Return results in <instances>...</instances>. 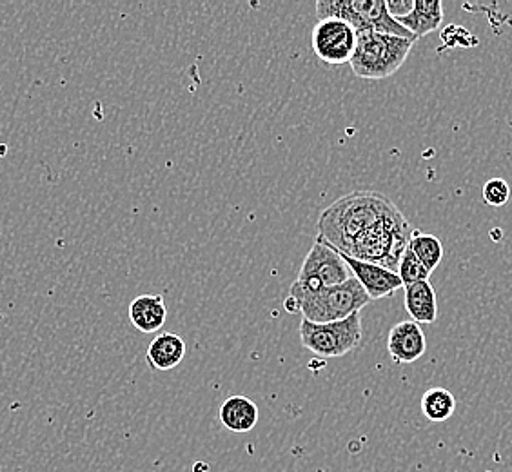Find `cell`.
<instances>
[{"label":"cell","mask_w":512,"mask_h":472,"mask_svg":"<svg viewBox=\"0 0 512 472\" xmlns=\"http://www.w3.org/2000/svg\"><path fill=\"white\" fill-rule=\"evenodd\" d=\"M413 231L402 211L398 207H393L356 242L351 253L344 256L385 267L398 275L400 258L409 247Z\"/></svg>","instance_id":"obj_3"},{"label":"cell","mask_w":512,"mask_h":472,"mask_svg":"<svg viewBox=\"0 0 512 472\" xmlns=\"http://www.w3.org/2000/svg\"><path fill=\"white\" fill-rule=\"evenodd\" d=\"M385 6L389 15L398 22L414 10V0H385Z\"/></svg>","instance_id":"obj_20"},{"label":"cell","mask_w":512,"mask_h":472,"mask_svg":"<svg viewBox=\"0 0 512 472\" xmlns=\"http://www.w3.org/2000/svg\"><path fill=\"white\" fill-rule=\"evenodd\" d=\"M315 11L320 20H344L356 33L376 31L414 42L418 40L389 15L385 0H318Z\"/></svg>","instance_id":"obj_5"},{"label":"cell","mask_w":512,"mask_h":472,"mask_svg":"<svg viewBox=\"0 0 512 472\" xmlns=\"http://www.w3.org/2000/svg\"><path fill=\"white\" fill-rule=\"evenodd\" d=\"M394 202L376 191H355L338 198L318 218V236L340 255H349L362 236L384 218Z\"/></svg>","instance_id":"obj_1"},{"label":"cell","mask_w":512,"mask_h":472,"mask_svg":"<svg viewBox=\"0 0 512 472\" xmlns=\"http://www.w3.org/2000/svg\"><path fill=\"white\" fill-rule=\"evenodd\" d=\"M353 278L342 255L324 240L316 238L309 249L295 284L291 286L289 296H306L325 287L340 286Z\"/></svg>","instance_id":"obj_6"},{"label":"cell","mask_w":512,"mask_h":472,"mask_svg":"<svg viewBox=\"0 0 512 472\" xmlns=\"http://www.w3.org/2000/svg\"><path fill=\"white\" fill-rule=\"evenodd\" d=\"M387 351L394 364H413L427 351V340L420 324L405 320L394 325L387 336Z\"/></svg>","instance_id":"obj_10"},{"label":"cell","mask_w":512,"mask_h":472,"mask_svg":"<svg viewBox=\"0 0 512 472\" xmlns=\"http://www.w3.org/2000/svg\"><path fill=\"white\" fill-rule=\"evenodd\" d=\"M146 356L153 371L175 369L186 356V342L177 333H162L151 340Z\"/></svg>","instance_id":"obj_12"},{"label":"cell","mask_w":512,"mask_h":472,"mask_svg":"<svg viewBox=\"0 0 512 472\" xmlns=\"http://www.w3.org/2000/svg\"><path fill=\"white\" fill-rule=\"evenodd\" d=\"M511 198V186L503 178H491L483 186V200L485 204L493 207H502L509 202Z\"/></svg>","instance_id":"obj_19"},{"label":"cell","mask_w":512,"mask_h":472,"mask_svg":"<svg viewBox=\"0 0 512 472\" xmlns=\"http://www.w3.org/2000/svg\"><path fill=\"white\" fill-rule=\"evenodd\" d=\"M342 258L349 267L351 275L355 276L358 284L362 286L371 300L393 296L398 289L404 287L400 276L393 273V271H389V269H385V267L362 262V260H356L351 256L342 255Z\"/></svg>","instance_id":"obj_9"},{"label":"cell","mask_w":512,"mask_h":472,"mask_svg":"<svg viewBox=\"0 0 512 472\" xmlns=\"http://www.w3.org/2000/svg\"><path fill=\"white\" fill-rule=\"evenodd\" d=\"M456 411V398L444 387L427 389L422 396V413L429 422H447Z\"/></svg>","instance_id":"obj_16"},{"label":"cell","mask_w":512,"mask_h":472,"mask_svg":"<svg viewBox=\"0 0 512 472\" xmlns=\"http://www.w3.org/2000/svg\"><path fill=\"white\" fill-rule=\"evenodd\" d=\"M371 302L355 276L340 286L325 287L306 296H287L284 307L291 315H302L313 324H329L356 315Z\"/></svg>","instance_id":"obj_2"},{"label":"cell","mask_w":512,"mask_h":472,"mask_svg":"<svg viewBox=\"0 0 512 472\" xmlns=\"http://www.w3.org/2000/svg\"><path fill=\"white\" fill-rule=\"evenodd\" d=\"M409 247H411V251L424 264L425 269L429 273H433L434 269L440 266L442 258H444V246H442L440 238L429 235V233H422L418 229H414Z\"/></svg>","instance_id":"obj_17"},{"label":"cell","mask_w":512,"mask_h":472,"mask_svg":"<svg viewBox=\"0 0 512 472\" xmlns=\"http://www.w3.org/2000/svg\"><path fill=\"white\" fill-rule=\"evenodd\" d=\"M398 276H400V280H402V284L405 287L413 286V284H418V282H429L431 273L416 258V255L411 251V247H407L404 255L400 258V264H398Z\"/></svg>","instance_id":"obj_18"},{"label":"cell","mask_w":512,"mask_h":472,"mask_svg":"<svg viewBox=\"0 0 512 472\" xmlns=\"http://www.w3.org/2000/svg\"><path fill=\"white\" fill-rule=\"evenodd\" d=\"M300 342L307 351L322 358H338L351 353L362 342L364 327L360 313L351 315L345 320L329 322V324H313L302 320L300 327Z\"/></svg>","instance_id":"obj_7"},{"label":"cell","mask_w":512,"mask_h":472,"mask_svg":"<svg viewBox=\"0 0 512 472\" xmlns=\"http://www.w3.org/2000/svg\"><path fill=\"white\" fill-rule=\"evenodd\" d=\"M405 311L416 324H434L438 318V300L431 282L405 286Z\"/></svg>","instance_id":"obj_15"},{"label":"cell","mask_w":512,"mask_h":472,"mask_svg":"<svg viewBox=\"0 0 512 472\" xmlns=\"http://www.w3.org/2000/svg\"><path fill=\"white\" fill-rule=\"evenodd\" d=\"M129 320L140 333H158L168 320V307L162 295H140L129 305Z\"/></svg>","instance_id":"obj_11"},{"label":"cell","mask_w":512,"mask_h":472,"mask_svg":"<svg viewBox=\"0 0 512 472\" xmlns=\"http://www.w3.org/2000/svg\"><path fill=\"white\" fill-rule=\"evenodd\" d=\"M311 44L316 57L324 64H349L355 53L356 31L344 20H318L311 33Z\"/></svg>","instance_id":"obj_8"},{"label":"cell","mask_w":512,"mask_h":472,"mask_svg":"<svg viewBox=\"0 0 512 472\" xmlns=\"http://www.w3.org/2000/svg\"><path fill=\"white\" fill-rule=\"evenodd\" d=\"M413 46L414 40L376 31H358L355 53L349 66L358 79H387L404 66Z\"/></svg>","instance_id":"obj_4"},{"label":"cell","mask_w":512,"mask_h":472,"mask_svg":"<svg viewBox=\"0 0 512 472\" xmlns=\"http://www.w3.org/2000/svg\"><path fill=\"white\" fill-rule=\"evenodd\" d=\"M258 407L246 396L235 394L220 405V422L231 433H249L258 423Z\"/></svg>","instance_id":"obj_14"},{"label":"cell","mask_w":512,"mask_h":472,"mask_svg":"<svg viewBox=\"0 0 512 472\" xmlns=\"http://www.w3.org/2000/svg\"><path fill=\"white\" fill-rule=\"evenodd\" d=\"M444 22V4L440 0H414V10L398 20L416 39L438 30Z\"/></svg>","instance_id":"obj_13"}]
</instances>
